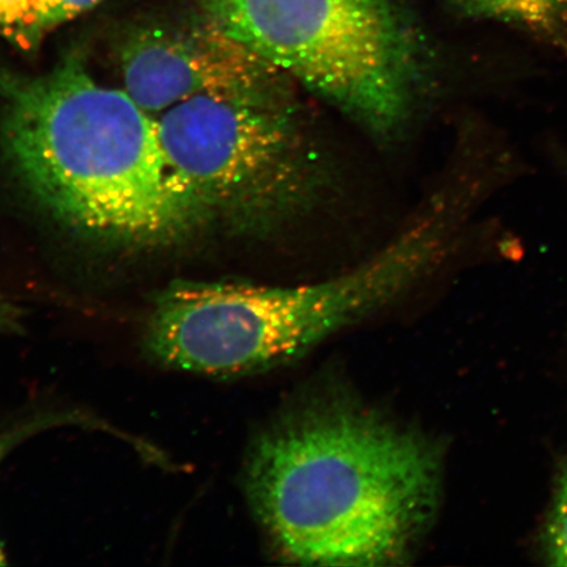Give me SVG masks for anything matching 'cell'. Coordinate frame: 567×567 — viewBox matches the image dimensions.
Here are the masks:
<instances>
[{
	"label": "cell",
	"instance_id": "6da1fadb",
	"mask_svg": "<svg viewBox=\"0 0 567 567\" xmlns=\"http://www.w3.org/2000/svg\"><path fill=\"white\" fill-rule=\"evenodd\" d=\"M441 444L357 402L282 415L247 452L244 487L282 563H409L441 508Z\"/></svg>",
	"mask_w": 567,
	"mask_h": 567
},
{
	"label": "cell",
	"instance_id": "30bf717a",
	"mask_svg": "<svg viewBox=\"0 0 567 567\" xmlns=\"http://www.w3.org/2000/svg\"><path fill=\"white\" fill-rule=\"evenodd\" d=\"M0 34L24 48L39 40L31 0H0Z\"/></svg>",
	"mask_w": 567,
	"mask_h": 567
},
{
	"label": "cell",
	"instance_id": "7a4b0ae2",
	"mask_svg": "<svg viewBox=\"0 0 567 567\" xmlns=\"http://www.w3.org/2000/svg\"><path fill=\"white\" fill-rule=\"evenodd\" d=\"M0 137L12 172L42 207L86 236L167 246L210 221L163 151L157 118L103 86L76 56L39 76L0 74Z\"/></svg>",
	"mask_w": 567,
	"mask_h": 567
},
{
	"label": "cell",
	"instance_id": "8fae6325",
	"mask_svg": "<svg viewBox=\"0 0 567 567\" xmlns=\"http://www.w3.org/2000/svg\"><path fill=\"white\" fill-rule=\"evenodd\" d=\"M103 0H31L35 30L39 35L94 9Z\"/></svg>",
	"mask_w": 567,
	"mask_h": 567
},
{
	"label": "cell",
	"instance_id": "5b68a950",
	"mask_svg": "<svg viewBox=\"0 0 567 567\" xmlns=\"http://www.w3.org/2000/svg\"><path fill=\"white\" fill-rule=\"evenodd\" d=\"M155 118L168 162L212 219L274 229L321 186V159L287 91L195 96Z\"/></svg>",
	"mask_w": 567,
	"mask_h": 567
},
{
	"label": "cell",
	"instance_id": "3957f363",
	"mask_svg": "<svg viewBox=\"0 0 567 567\" xmlns=\"http://www.w3.org/2000/svg\"><path fill=\"white\" fill-rule=\"evenodd\" d=\"M464 218L452 198H439L365 264L310 286L169 284L155 297L142 350L167 370L213 378L286 364L405 292L441 261Z\"/></svg>",
	"mask_w": 567,
	"mask_h": 567
},
{
	"label": "cell",
	"instance_id": "ba28073f",
	"mask_svg": "<svg viewBox=\"0 0 567 567\" xmlns=\"http://www.w3.org/2000/svg\"><path fill=\"white\" fill-rule=\"evenodd\" d=\"M68 425H76V427L101 430L110 432L123 441L131 443L133 435L118 431L115 425L105 422L103 417L87 413L82 410H35L28 411L12 416L9 421L0 422V464L4 458L17 449L18 445L28 441V439L40 434V432L68 427ZM6 556L0 545V566L6 565Z\"/></svg>",
	"mask_w": 567,
	"mask_h": 567
},
{
	"label": "cell",
	"instance_id": "9c48e42d",
	"mask_svg": "<svg viewBox=\"0 0 567 567\" xmlns=\"http://www.w3.org/2000/svg\"><path fill=\"white\" fill-rule=\"evenodd\" d=\"M545 563L567 566V457L559 463L555 492L540 534Z\"/></svg>",
	"mask_w": 567,
	"mask_h": 567
},
{
	"label": "cell",
	"instance_id": "277c9868",
	"mask_svg": "<svg viewBox=\"0 0 567 567\" xmlns=\"http://www.w3.org/2000/svg\"><path fill=\"white\" fill-rule=\"evenodd\" d=\"M200 16L378 134L409 116L420 44L396 0H196Z\"/></svg>",
	"mask_w": 567,
	"mask_h": 567
},
{
	"label": "cell",
	"instance_id": "52a82bcc",
	"mask_svg": "<svg viewBox=\"0 0 567 567\" xmlns=\"http://www.w3.org/2000/svg\"><path fill=\"white\" fill-rule=\"evenodd\" d=\"M466 17L498 21L567 60V0H450Z\"/></svg>",
	"mask_w": 567,
	"mask_h": 567
},
{
	"label": "cell",
	"instance_id": "8992f818",
	"mask_svg": "<svg viewBox=\"0 0 567 567\" xmlns=\"http://www.w3.org/2000/svg\"><path fill=\"white\" fill-rule=\"evenodd\" d=\"M118 53L124 90L152 115L200 95L288 89L287 76L202 16L133 27Z\"/></svg>",
	"mask_w": 567,
	"mask_h": 567
},
{
	"label": "cell",
	"instance_id": "7c38bea8",
	"mask_svg": "<svg viewBox=\"0 0 567 567\" xmlns=\"http://www.w3.org/2000/svg\"><path fill=\"white\" fill-rule=\"evenodd\" d=\"M0 332L4 334H21L23 323H21V311L12 303L3 300L0 296Z\"/></svg>",
	"mask_w": 567,
	"mask_h": 567
}]
</instances>
